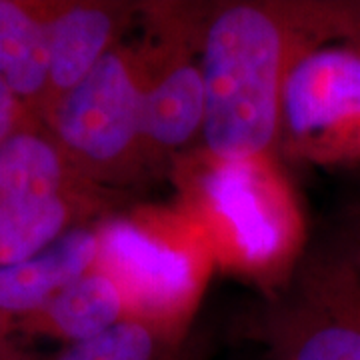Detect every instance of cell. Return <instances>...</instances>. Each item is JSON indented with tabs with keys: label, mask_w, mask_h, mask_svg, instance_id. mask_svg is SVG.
<instances>
[{
	"label": "cell",
	"mask_w": 360,
	"mask_h": 360,
	"mask_svg": "<svg viewBox=\"0 0 360 360\" xmlns=\"http://www.w3.org/2000/svg\"><path fill=\"white\" fill-rule=\"evenodd\" d=\"M350 40L348 2H222L200 30L202 150L219 160L276 156L281 98L295 60Z\"/></svg>",
	"instance_id": "1"
},
{
	"label": "cell",
	"mask_w": 360,
	"mask_h": 360,
	"mask_svg": "<svg viewBox=\"0 0 360 360\" xmlns=\"http://www.w3.org/2000/svg\"><path fill=\"white\" fill-rule=\"evenodd\" d=\"M205 8L144 4L148 75L142 94V139L153 167L200 136L205 124V78L194 52L200 44Z\"/></svg>",
	"instance_id": "7"
},
{
	"label": "cell",
	"mask_w": 360,
	"mask_h": 360,
	"mask_svg": "<svg viewBox=\"0 0 360 360\" xmlns=\"http://www.w3.org/2000/svg\"><path fill=\"white\" fill-rule=\"evenodd\" d=\"M124 321H129V304L120 286L106 270L94 264L44 309L18 322L14 330L75 345L104 335Z\"/></svg>",
	"instance_id": "11"
},
{
	"label": "cell",
	"mask_w": 360,
	"mask_h": 360,
	"mask_svg": "<svg viewBox=\"0 0 360 360\" xmlns=\"http://www.w3.org/2000/svg\"><path fill=\"white\" fill-rule=\"evenodd\" d=\"M101 188L78 174L42 122L0 142V205Z\"/></svg>",
	"instance_id": "12"
},
{
	"label": "cell",
	"mask_w": 360,
	"mask_h": 360,
	"mask_svg": "<svg viewBox=\"0 0 360 360\" xmlns=\"http://www.w3.org/2000/svg\"><path fill=\"white\" fill-rule=\"evenodd\" d=\"M98 222L66 232L46 250L0 269V347L18 322L44 309L98 258Z\"/></svg>",
	"instance_id": "9"
},
{
	"label": "cell",
	"mask_w": 360,
	"mask_h": 360,
	"mask_svg": "<svg viewBox=\"0 0 360 360\" xmlns=\"http://www.w3.org/2000/svg\"><path fill=\"white\" fill-rule=\"evenodd\" d=\"M180 200L205 229L217 266L274 292L307 250V222L276 156L219 160L174 156Z\"/></svg>",
	"instance_id": "2"
},
{
	"label": "cell",
	"mask_w": 360,
	"mask_h": 360,
	"mask_svg": "<svg viewBox=\"0 0 360 360\" xmlns=\"http://www.w3.org/2000/svg\"><path fill=\"white\" fill-rule=\"evenodd\" d=\"M350 13V42L360 44V2H348Z\"/></svg>",
	"instance_id": "17"
},
{
	"label": "cell",
	"mask_w": 360,
	"mask_h": 360,
	"mask_svg": "<svg viewBox=\"0 0 360 360\" xmlns=\"http://www.w3.org/2000/svg\"><path fill=\"white\" fill-rule=\"evenodd\" d=\"M124 194L108 188L0 205V269L46 250L66 232L122 210Z\"/></svg>",
	"instance_id": "10"
},
{
	"label": "cell",
	"mask_w": 360,
	"mask_h": 360,
	"mask_svg": "<svg viewBox=\"0 0 360 360\" xmlns=\"http://www.w3.org/2000/svg\"><path fill=\"white\" fill-rule=\"evenodd\" d=\"M142 6L108 0L46 2L49 94L40 116L122 42V34Z\"/></svg>",
	"instance_id": "8"
},
{
	"label": "cell",
	"mask_w": 360,
	"mask_h": 360,
	"mask_svg": "<svg viewBox=\"0 0 360 360\" xmlns=\"http://www.w3.org/2000/svg\"><path fill=\"white\" fill-rule=\"evenodd\" d=\"M266 360H360V250L338 232L307 246L250 328Z\"/></svg>",
	"instance_id": "5"
},
{
	"label": "cell",
	"mask_w": 360,
	"mask_h": 360,
	"mask_svg": "<svg viewBox=\"0 0 360 360\" xmlns=\"http://www.w3.org/2000/svg\"><path fill=\"white\" fill-rule=\"evenodd\" d=\"M0 360H22L13 348ZM54 360H206V342L193 328L174 330L150 322L124 321L108 333L75 342Z\"/></svg>",
	"instance_id": "14"
},
{
	"label": "cell",
	"mask_w": 360,
	"mask_h": 360,
	"mask_svg": "<svg viewBox=\"0 0 360 360\" xmlns=\"http://www.w3.org/2000/svg\"><path fill=\"white\" fill-rule=\"evenodd\" d=\"M278 153L319 167L359 165V42H326L290 66L281 98Z\"/></svg>",
	"instance_id": "6"
},
{
	"label": "cell",
	"mask_w": 360,
	"mask_h": 360,
	"mask_svg": "<svg viewBox=\"0 0 360 360\" xmlns=\"http://www.w3.org/2000/svg\"><path fill=\"white\" fill-rule=\"evenodd\" d=\"M96 264L115 278L129 321L193 328L217 260L205 229L179 205L122 208L98 222Z\"/></svg>",
	"instance_id": "3"
},
{
	"label": "cell",
	"mask_w": 360,
	"mask_h": 360,
	"mask_svg": "<svg viewBox=\"0 0 360 360\" xmlns=\"http://www.w3.org/2000/svg\"><path fill=\"white\" fill-rule=\"evenodd\" d=\"M338 234L348 240L354 248L360 250V193L359 196L348 205V208L345 210V214L340 217V229H338Z\"/></svg>",
	"instance_id": "16"
},
{
	"label": "cell",
	"mask_w": 360,
	"mask_h": 360,
	"mask_svg": "<svg viewBox=\"0 0 360 360\" xmlns=\"http://www.w3.org/2000/svg\"><path fill=\"white\" fill-rule=\"evenodd\" d=\"M0 80L40 120L49 94L46 2L0 0Z\"/></svg>",
	"instance_id": "13"
},
{
	"label": "cell",
	"mask_w": 360,
	"mask_h": 360,
	"mask_svg": "<svg viewBox=\"0 0 360 360\" xmlns=\"http://www.w3.org/2000/svg\"><path fill=\"white\" fill-rule=\"evenodd\" d=\"M146 75L144 39L120 42L40 116L42 127L90 184L120 193L156 170L142 139Z\"/></svg>",
	"instance_id": "4"
},
{
	"label": "cell",
	"mask_w": 360,
	"mask_h": 360,
	"mask_svg": "<svg viewBox=\"0 0 360 360\" xmlns=\"http://www.w3.org/2000/svg\"><path fill=\"white\" fill-rule=\"evenodd\" d=\"M32 122H40L0 80V142L8 139L16 130L25 129Z\"/></svg>",
	"instance_id": "15"
}]
</instances>
